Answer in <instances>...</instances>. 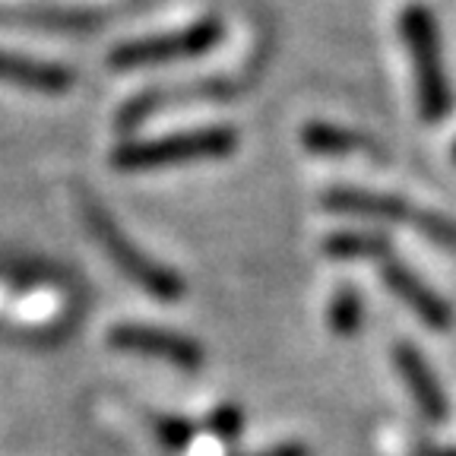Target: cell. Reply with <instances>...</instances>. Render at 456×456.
Returning a JSON list of instances; mask_svg holds the SVG:
<instances>
[{
  "mask_svg": "<svg viewBox=\"0 0 456 456\" xmlns=\"http://www.w3.org/2000/svg\"><path fill=\"white\" fill-rule=\"evenodd\" d=\"M453 162H456V142H453Z\"/></svg>",
  "mask_w": 456,
  "mask_h": 456,
  "instance_id": "ac0fdd59",
  "label": "cell"
},
{
  "mask_svg": "<svg viewBox=\"0 0 456 456\" xmlns=\"http://www.w3.org/2000/svg\"><path fill=\"white\" fill-rule=\"evenodd\" d=\"M301 142L314 156H355V152L374 150V142L368 136L355 134V130L336 127V124L314 121L301 130Z\"/></svg>",
  "mask_w": 456,
  "mask_h": 456,
  "instance_id": "30bf717a",
  "label": "cell"
},
{
  "mask_svg": "<svg viewBox=\"0 0 456 456\" xmlns=\"http://www.w3.org/2000/svg\"><path fill=\"white\" fill-rule=\"evenodd\" d=\"M323 207L333 209V213L364 216V219H380V222H403L406 216H412V209H409V203L403 197L355 191V187H336V191L323 193Z\"/></svg>",
  "mask_w": 456,
  "mask_h": 456,
  "instance_id": "ba28073f",
  "label": "cell"
},
{
  "mask_svg": "<svg viewBox=\"0 0 456 456\" xmlns=\"http://www.w3.org/2000/svg\"><path fill=\"white\" fill-rule=\"evenodd\" d=\"M222 42V26L219 20H200L193 26L181 28V32H165V36L136 38V42L118 45L108 54L111 67H150V64H168V61H191V57H203Z\"/></svg>",
  "mask_w": 456,
  "mask_h": 456,
  "instance_id": "277c9868",
  "label": "cell"
},
{
  "mask_svg": "<svg viewBox=\"0 0 456 456\" xmlns=\"http://www.w3.org/2000/svg\"><path fill=\"white\" fill-rule=\"evenodd\" d=\"M362 317H364V305H362V292L352 289V285H342L336 289V295L330 298V311H327V323L336 336L349 339L362 330Z\"/></svg>",
  "mask_w": 456,
  "mask_h": 456,
  "instance_id": "7c38bea8",
  "label": "cell"
},
{
  "mask_svg": "<svg viewBox=\"0 0 456 456\" xmlns=\"http://www.w3.org/2000/svg\"><path fill=\"white\" fill-rule=\"evenodd\" d=\"M384 282L403 305H409V311H412L419 321L428 323V327L447 330L450 323H453V311H450L447 301H444L431 285L421 282L409 266L396 264L390 256L384 260Z\"/></svg>",
  "mask_w": 456,
  "mask_h": 456,
  "instance_id": "8992f818",
  "label": "cell"
},
{
  "mask_svg": "<svg viewBox=\"0 0 456 456\" xmlns=\"http://www.w3.org/2000/svg\"><path fill=\"white\" fill-rule=\"evenodd\" d=\"M238 146V136L232 127H203L187 130V134L162 136V140L127 142L114 152L111 162L121 171H142V168H165V165L184 162H207V159H225Z\"/></svg>",
  "mask_w": 456,
  "mask_h": 456,
  "instance_id": "3957f363",
  "label": "cell"
},
{
  "mask_svg": "<svg viewBox=\"0 0 456 456\" xmlns=\"http://www.w3.org/2000/svg\"><path fill=\"white\" fill-rule=\"evenodd\" d=\"M209 431L225 444L238 441L244 431V412L238 406H232V403H222V406L213 409V415H209Z\"/></svg>",
  "mask_w": 456,
  "mask_h": 456,
  "instance_id": "9a60e30c",
  "label": "cell"
},
{
  "mask_svg": "<svg viewBox=\"0 0 456 456\" xmlns=\"http://www.w3.org/2000/svg\"><path fill=\"white\" fill-rule=\"evenodd\" d=\"M108 342L114 349L136 352V355L159 358V362H168L181 370H197L203 368V349L191 336L171 333L162 327H142V323H118V327L108 333Z\"/></svg>",
  "mask_w": 456,
  "mask_h": 456,
  "instance_id": "5b68a950",
  "label": "cell"
},
{
  "mask_svg": "<svg viewBox=\"0 0 456 456\" xmlns=\"http://www.w3.org/2000/svg\"><path fill=\"white\" fill-rule=\"evenodd\" d=\"M415 225H419V232L425 238H431L435 244H441V248L456 254V219L441 213H419L415 216Z\"/></svg>",
  "mask_w": 456,
  "mask_h": 456,
  "instance_id": "5bb4252c",
  "label": "cell"
},
{
  "mask_svg": "<svg viewBox=\"0 0 456 456\" xmlns=\"http://www.w3.org/2000/svg\"><path fill=\"white\" fill-rule=\"evenodd\" d=\"M323 250L333 260H387L390 241L378 232H336L323 241Z\"/></svg>",
  "mask_w": 456,
  "mask_h": 456,
  "instance_id": "8fae6325",
  "label": "cell"
},
{
  "mask_svg": "<svg viewBox=\"0 0 456 456\" xmlns=\"http://www.w3.org/2000/svg\"><path fill=\"white\" fill-rule=\"evenodd\" d=\"M152 431L168 450H184L187 444L197 437V425L184 415H156L152 419Z\"/></svg>",
  "mask_w": 456,
  "mask_h": 456,
  "instance_id": "4fadbf2b",
  "label": "cell"
},
{
  "mask_svg": "<svg viewBox=\"0 0 456 456\" xmlns=\"http://www.w3.org/2000/svg\"><path fill=\"white\" fill-rule=\"evenodd\" d=\"M421 456H456V447H431V450H425Z\"/></svg>",
  "mask_w": 456,
  "mask_h": 456,
  "instance_id": "e0dca14e",
  "label": "cell"
},
{
  "mask_svg": "<svg viewBox=\"0 0 456 456\" xmlns=\"http://www.w3.org/2000/svg\"><path fill=\"white\" fill-rule=\"evenodd\" d=\"M393 362H396L399 374L406 380V387L412 390L415 403L419 409L428 415L431 421H441L447 419V396H444L441 384H437L435 370L431 364L425 362L419 349H415L412 342H399L396 349H393Z\"/></svg>",
  "mask_w": 456,
  "mask_h": 456,
  "instance_id": "52a82bcc",
  "label": "cell"
},
{
  "mask_svg": "<svg viewBox=\"0 0 456 456\" xmlns=\"http://www.w3.org/2000/svg\"><path fill=\"white\" fill-rule=\"evenodd\" d=\"M399 36H403L409 57H412L421 118L425 121H441L453 108V93H450L447 70H444L441 38H437V22L431 16V10L421 7V4H409L399 13Z\"/></svg>",
  "mask_w": 456,
  "mask_h": 456,
  "instance_id": "6da1fadb",
  "label": "cell"
},
{
  "mask_svg": "<svg viewBox=\"0 0 456 456\" xmlns=\"http://www.w3.org/2000/svg\"><path fill=\"white\" fill-rule=\"evenodd\" d=\"M83 219H86V225L93 228L95 241H99L102 248H105V254L118 264V270L127 279H134L142 292L156 295V298H162V301H175L184 295V279H181L178 273H171L168 266L156 264V260H150V256L142 254V250L124 235L121 228L114 225V219L93 197H83Z\"/></svg>",
  "mask_w": 456,
  "mask_h": 456,
  "instance_id": "7a4b0ae2",
  "label": "cell"
},
{
  "mask_svg": "<svg viewBox=\"0 0 456 456\" xmlns=\"http://www.w3.org/2000/svg\"><path fill=\"white\" fill-rule=\"evenodd\" d=\"M0 83H13L22 89H36V93H67L73 86V77L67 67L0 51Z\"/></svg>",
  "mask_w": 456,
  "mask_h": 456,
  "instance_id": "9c48e42d",
  "label": "cell"
},
{
  "mask_svg": "<svg viewBox=\"0 0 456 456\" xmlns=\"http://www.w3.org/2000/svg\"><path fill=\"white\" fill-rule=\"evenodd\" d=\"M254 456H311V453H307V447H301V444H279V447H270Z\"/></svg>",
  "mask_w": 456,
  "mask_h": 456,
  "instance_id": "2e32d148",
  "label": "cell"
}]
</instances>
